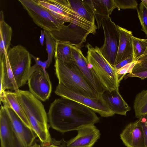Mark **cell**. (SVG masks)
<instances>
[{"instance_id": "obj_1", "label": "cell", "mask_w": 147, "mask_h": 147, "mask_svg": "<svg viewBox=\"0 0 147 147\" xmlns=\"http://www.w3.org/2000/svg\"><path fill=\"white\" fill-rule=\"evenodd\" d=\"M47 114L50 126L63 133L94 125L99 120L95 112L90 108L62 97L51 104Z\"/></svg>"}, {"instance_id": "obj_2", "label": "cell", "mask_w": 147, "mask_h": 147, "mask_svg": "<svg viewBox=\"0 0 147 147\" xmlns=\"http://www.w3.org/2000/svg\"><path fill=\"white\" fill-rule=\"evenodd\" d=\"M16 93L18 100L41 146L50 144L52 138L49 131L48 115L43 104L29 91L19 90Z\"/></svg>"}, {"instance_id": "obj_3", "label": "cell", "mask_w": 147, "mask_h": 147, "mask_svg": "<svg viewBox=\"0 0 147 147\" xmlns=\"http://www.w3.org/2000/svg\"><path fill=\"white\" fill-rule=\"evenodd\" d=\"M55 74L61 84L80 95L94 99L102 96L90 85L75 61L68 63L55 59Z\"/></svg>"}, {"instance_id": "obj_4", "label": "cell", "mask_w": 147, "mask_h": 147, "mask_svg": "<svg viewBox=\"0 0 147 147\" xmlns=\"http://www.w3.org/2000/svg\"><path fill=\"white\" fill-rule=\"evenodd\" d=\"M86 58L92 69L106 90H119V82L116 70L104 57L97 46L94 47L88 43Z\"/></svg>"}, {"instance_id": "obj_5", "label": "cell", "mask_w": 147, "mask_h": 147, "mask_svg": "<svg viewBox=\"0 0 147 147\" xmlns=\"http://www.w3.org/2000/svg\"><path fill=\"white\" fill-rule=\"evenodd\" d=\"M97 28L91 23L79 15L73 22L64 25L60 30L50 32L55 40L68 42L80 49L84 46L87 36L94 34Z\"/></svg>"}, {"instance_id": "obj_6", "label": "cell", "mask_w": 147, "mask_h": 147, "mask_svg": "<svg viewBox=\"0 0 147 147\" xmlns=\"http://www.w3.org/2000/svg\"><path fill=\"white\" fill-rule=\"evenodd\" d=\"M26 49L19 45L10 48L7 55L11 68L19 88L24 85L32 73L39 66H31L32 57Z\"/></svg>"}, {"instance_id": "obj_7", "label": "cell", "mask_w": 147, "mask_h": 147, "mask_svg": "<svg viewBox=\"0 0 147 147\" xmlns=\"http://www.w3.org/2000/svg\"><path fill=\"white\" fill-rule=\"evenodd\" d=\"M37 26L49 32L61 29L65 22L55 17L40 5L38 0H18Z\"/></svg>"}, {"instance_id": "obj_8", "label": "cell", "mask_w": 147, "mask_h": 147, "mask_svg": "<svg viewBox=\"0 0 147 147\" xmlns=\"http://www.w3.org/2000/svg\"><path fill=\"white\" fill-rule=\"evenodd\" d=\"M55 92L61 97L73 100L89 107L102 117H111L115 114L109 108L102 96L98 99L92 98L76 93L59 84L57 86Z\"/></svg>"}, {"instance_id": "obj_9", "label": "cell", "mask_w": 147, "mask_h": 147, "mask_svg": "<svg viewBox=\"0 0 147 147\" xmlns=\"http://www.w3.org/2000/svg\"><path fill=\"white\" fill-rule=\"evenodd\" d=\"M101 26L104 31L105 40L100 50L105 58L113 67L115 65L119 42L117 25L109 17L102 20Z\"/></svg>"}, {"instance_id": "obj_10", "label": "cell", "mask_w": 147, "mask_h": 147, "mask_svg": "<svg viewBox=\"0 0 147 147\" xmlns=\"http://www.w3.org/2000/svg\"><path fill=\"white\" fill-rule=\"evenodd\" d=\"M28 85L30 92L40 100L45 101L50 96L52 86L49 76H47L39 67L31 75Z\"/></svg>"}, {"instance_id": "obj_11", "label": "cell", "mask_w": 147, "mask_h": 147, "mask_svg": "<svg viewBox=\"0 0 147 147\" xmlns=\"http://www.w3.org/2000/svg\"><path fill=\"white\" fill-rule=\"evenodd\" d=\"M4 106L10 119L18 147H32L37 137L34 132L23 123L12 109Z\"/></svg>"}, {"instance_id": "obj_12", "label": "cell", "mask_w": 147, "mask_h": 147, "mask_svg": "<svg viewBox=\"0 0 147 147\" xmlns=\"http://www.w3.org/2000/svg\"><path fill=\"white\" fill-rule=\"evenodd\" d=\"M39 4L54 17L65 22L74 21L79 14L71 9L68 0H38Z\"/></svg>"}, {"instance_id": "obj_13", "label": "cell", "mask_w": 147, "mask_h": 147, "mask_svg": "<svg viewBox=\"0 0 147 147\" xmlns=\"http://www.w3.org/2000/svg\"><path fill=\"white\" fill-rule=\"evenodd\" d=\"M71 50L74 61L90 85L100 94L106 90L92 69L89 67L87 59L80 49L72 45Z\"/></svg>"}, {"instance_id": "obj_14", "label": "cell", "mask_w": 147, "mask_h": 147, "mask_svg": "<svg viewBox=\"0 0 147 147\" xmlns=\"http://www.w3.org/2000/svg\"><path fill=\"white\" fill-rule=\"evenodd\" d=\"M89 12L96 19L98 29L101 27L102 20L109 18L116 8L114 0H82Z\"/></svg>"}, {"instance_id": "obj_15", "label": "cell", "mask_w": 147, "mask_h": 147, "mask_svg": "<svg viewBox=\"0 0 147 147\" xmlns=\"http://www.w3.org/2000/svg\"><path fill=\"white\" fill-rule=\"evenodd\" d=\"M77 131V135L66 142L67 147H92L100 137V131L94 125L83 127Z\"/></svg>"}, {"instance_id": "obj_16", "label": "cell", "mask_w": 147, "mask_h": 147, "mask_svg": "<svg viewBox=\"0 0 147 147\" xmlns=\"http://www.w3.org/2000/svg\"><path fill=\"white\" fill-rule=\"evenodd\" d=\"M127 147H146L143 130L137 121L128 124L120 134Z\"/></svg>"}, {"instance_id": "obj_17", "label": "cell", "mask_w": 147, "mask_h": 147, "mask_svg": "<svg viewBox=\"0 0 147 147\" xmlns=\"http://www.w3.org/2000/svg\"><path fill=\"white\" fill-rule=\"evenodd\" d=\"M1 147H18L12 125L5 107L0 111Z\"/></svg>"}, {"instance_id": "obj_18", "label": "cell", "mask_w": 147, "mask_h": 147, "mask_svg": "<svg viewBox=\"0 0 147 147\" xmlns=\"http://www.w3.org/2000/svg\"><path fill=\"white\" fill-rule=\"evenodd\" d=\"M0 98L1 99L5 90H14L17 92L19 89L14 79L6 51L4 60L0 61Z\"/></svg>"}, {"instance_id": "obj_19", "label": "cell", "mask_w": 147, "mask_h": 147, "mask_svg": "<svg viewBox=\"0 0 147 147\" xmlns=\"http://www.w3.org/2000/svg\"><path fill=\"white\" fill-rule=\"evenodd\" d=\"M117 26L119 35V42L115 65L127 58L133 57L132 32L118 25Z\"/></svg>"}, {"instance_id": "obj_20", "label": "cell", "mask_w": 147, "mask_h": 147, "mask_svg": "<svg viewBox=\"0 0 147 147\" xmlns=\"http://www.w3.org/2000/svg\"><path fill=\"white\" fill-rule=\"evenodd\" d=\"M102 97L106 104L115 114L126 116L131 108L123 98L119 90L105 91Z\"/></svg>"}, {"instance_id": "obj_21", "label": "cell", "mask_w": 147, "mask_h": 147, "mask_svg": "<svg viewBox=\"0 0 147 147\" xmlns=\"http://www.w3.org/2000/svg\"><path fill=\"white\" fill-rule=\"evenodd\" d=\"M0 101L3 102L4 106L12 109L23 123L28 127L32 130L31 125L18 100L17 93L16 92L5 91Z\"/></svg>"}, {"instance_id": "obj_22", "label": "cell", "mask_w": 147, "mask_h": 147, "mask_svg": "<svg viewBox=\"0 0 147 147\" xmlns=\"http://www.w3.org/2000/svg\"><path fill=\"white\" fill-rule=\"evenodd\" d=\"M12 29L4 20L3 11L0 13V60L5 56V52L8 51L11 39Z\"/></svg>"}, {"instance_id": "obj_23", "label": "cell", "mask_w": 147, "mask_h": 147, "mask_svg": "<svg viewBox=\"0 0 147 147\" xmlns=\"http://www.w3.org/2000/svg\"><path fill=\"white\" fill-rule=\"evenodd\" d=\"M55 40V59L65 63L75 61L72 52V45L67 42Z\"/></svg>"}, {"instance_id": "obj_24", "label": "cell", "mask_w": 147, "mask_h": 147, "mask_svg": "<svg viewBox=\"0 0 147 147\" xmlns=\"http://www.w3.org/2000/svg\"><path fill=\"white\" fill-rule=\"evenodd\" d=\"M135 117L139 118L147 114V89L143 90L135 97L134 103Z\"/></svg>"}, {"instance_id": "obj_25", "label": "cell", "mask_w": 147, "mask_h": 147, "mask_svg": "<svg viewBox=\"0 0 147 147\" xmlns=\"http://www.w3.org/2000/svg\"><path fill=\"white\" fill-rule=\"evenodd\" d=\"M132 40L133 62L138 61L147 54V39H141L132 36Z\"/></svg>"}, {"instance_id": "obj_26", "label": "cell", "mask_w": 147, "mask_h": 147, "mask_svg": "<svg viewBox=\"0 0 147 147\" xmlns=\"http://www.w3.org/2000/svg\"><path fill=\"white\" fill-rule=\"evenodd\" d=\"M72 9L88 21L95 23V18L88 11L82 0H68Z\"/></svg>"}, {"instance_id": "obj_27", "label": "cell", "mask_w": 147, "mask_h": 147, "mask_svg": "<svg viewBox=\"0 0 147 147\" xmlns=\"http://www.w3.org/2000/svg\"><path fill=\"white\" fill-rule=\"evenodd\" d=\"M46 40V50L48 54L47 65V68L51 64L53 57H54L56 41L53 37L51 32L48 31L44 30Z\"/></svg>"}, {"instance_id": "obj_28", "label": "cell", "mask_w": 147, "mask_h": 147, "mask_svg": "<svg viewBox=\"0 0 147 147\" xmlns=\"http://www.w3.org/2000/svg\"><path fill=\"white\" fill-rule=\"evenodd\" d=\"M136 9L141 30L147 36V5L141 2Z\"/></svg>"}, {"instance_id": "obj_29", "label": "cell", "mask_w": 147, "mask_h": 147, "mask_svg": "<svg viewBox=\"0 0 147 147\" xmlns=\"http://www.w3.org/2000/svg\"><path fill=\"white\" fill-rule=\"evenodd\" d=\"M116 8L119 9H136L138 3L135 0H114Z\"/></svg>"}, {"instance_id": "obj_30", "label": "cell", "mask_w": 147, "mask_h": 147, "mask_svg": "<svg viewBox=\"0 0 147 147\" xmlns=\"http://www.w3.org/2000/svg\"><path fill=\"white\" fill-rule=\"evenodd\" d=\"M137 61H138L132 62L116 70L118 80L120 82L127 74L132 73L133 69Z\"/></svg>"}, {"instance_id": "obj_31", "label": "cell", "mask_w": 147, "mask_h": 147, "mask_svg": "<svg viewBox=\"0 0 147 147\" xmlns=\"http://www.w3.org/2000/svg\"><path fill=\"white\" fill-rule=\"evenodd\" d=\"M66 142L63 138L60 140H57L52 139L50 144L40 146L36 144H34L32 147H66Z\"/></svg>"}, {"instance_id": "obj_32", "label": "cell", "mask_w": 147, "mask_h": 147, "mask_svg": "<svg viewBox=\"0 0 147 147\" xmlns=\"http://www.w3.org/2000/svg\"><path fill=\"white\" fill-rule=\"evenodd\" d=\"M137 121L138 123L142 127L144 135L146 146L147 147V114L142 116Z\"/></svg>"}, {"instance_id": "obj_33", "label": "cell", "mask_w": 147, "mask_h": 147, "mask_svg": "<svg viewBox=\"0 0 147 147\" xmlns=\"http://www.w3.org/2000/svg\"><path fill=\"white\" fill-rule=\"evenodd\" d=\"M31 55L32 58L35 61V64L42 68L45 75L47 77L49 76L48 74L46 71V69L47 68V60L44 61H42L40 60L38 57H36L32 54H31Z\"/></svg>"}, {"instance_id": "obj_34", "label": "cell", "mask_w": 147, "mask_h": 147, "mask_svg": "<svg viewBox=\"0 0 147 147\" xmlns=\"http://www.w3.org/2000/svg\"><path fill=\"white\" fill-rule=\"evenodd\" d=\"M130 77L139 78L144 80L147 78V70L128 74L125 76L124 79H125Z\"/></svg>"}, {"instance_id": "obj_35", "label": "cell", "mask_w": 147, "mask_h": 147, "mask_svg": "<svg viewBox=\"0 0 147 147\" xmlns=\"http://www.w3.org/2000/svg\"><path fill=\"white\" fill-rule=\"evenodd\" d=\"M133 57H131L127 58L118 64L114 66L113 67L116 70L122 67L127 64L130 63L132 61Z\"/></svg>"}, {"instance_id": "obj_36", "label": "cell", "mask_w": 147, "mask_h": 147, "mask_svg": "<svg viewBox=\"0 0 147 147\" xmlns=\"http://www.w3.org/2000/svg\"><path fill=\"white\" fill-rule=\"evenodd\" d=\"M45 38V35L44 31V30H41L40 35L39 37V41L41 45L42 46L43 45V42Z\"/></svg>"}, {"instance_id": "obj_37", "label": "cell", "mask_w": 147, "mask_h": 147, "mask_svg": "<svg viewBox=\"0 0 147 147\" xmlns=\"http://www.w3.org/2000/svg\"><path fill=\"white\" fill-rule=\"evenodd\" d=\"M142 2L147 5V0H142Z\"/></svg>"}]
</instances>
